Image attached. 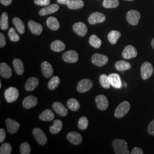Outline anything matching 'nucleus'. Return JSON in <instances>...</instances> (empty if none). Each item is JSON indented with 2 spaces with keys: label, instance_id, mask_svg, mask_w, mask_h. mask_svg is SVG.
I'll use <instances>...</instances> for the list:
<instances>
[{
  "label": "nucleus",
  "instance_id": "nucleus-1",
  "mask_svg": "<svg viewBox=\"0 0 154 154\" xmlns=\"http://www.w3.org/2000/svg\"><path fill=\"white\" fill-rule=\"evenodd\" d=\"M112 145L116 154H128V146L126 142L123 139H116L113 140Z\"/></svg>",
  "mask_w": 154,
  "mask_h": 154
},
{
  "label": "nucleus",
  "instance_id": "nucleus-46",
  "mask_svg": "<svg viewBox=\"0 0 154 154\" xmlns=\"http://www.w3.org/2000/svg\"><path fill=\"white\" fill-rule=\"evenodd\" d=\"M6 138V132L4 128L0 129V142L2 143Z\"/></svg>",
  "mask_w": 154,
  "mask_h": 154
},
{
  "label": "nucleus",
  "instance_id": "nucleus-4",
  "mask_svg": "<svg viewBox=\"0 0 154 154\" xmlns=\"http://www.w3.org/2000/svg\"><path fill=\"white\" fill-rule=\"evenodd\" d=\"M19 91L17 88L11 87L7 88L4 93L6 100L9 103H13L18 99L19 97Z\"/></svg>",
  "mask_w": 154,
  "mask_h": 154
},
{
  "label": "nucleus",
  "instance_id": "nucleus-15",
  "mask_svg": "<svg viewBox=\"0 0 154 154\" xmlns=\"http://www.w3.org/2000/svg\"><path fill=\"white\" fill-rule=\"evenodd\" d=\"M66 137L68 140L74 145L80 144L82 142V135L78 132L74 131L69 132Z\"/></svg>",
  "mask_w": 154,
  "mask_h": 154
},
{
  "label": "nucleus",
  "instance_id": "nucleus-27",
  "mask_svg": "<svg viewBox=\"0 0 154 154\" xmlns=\"http://www.w3.org/2000/svg\"><path fill=\"white\" fill-rule=\"evenodd\" d=\"M115 66L116 69L119 72L128 70L131 68V65L129 62L123 60L116 62L115 64Z\"/></svg>",
  "mask_w": 154,
  "mask_h": 154
},
{
  "label": "nucleus",
  "instance_id": "nucleus-50",
  "mask_svg": "<svg viewBox=\"0 0 154 154\" xmlns=\"http://www.w3.org/2000/svg\"><path fill=\"white\" fill-rule=\"evenodd\" d=\"M151 46H152V48H154V38L152 39V41H151Z\"/></svg>",
  "mask_w": 154,
  "mask_h": 154
},
{
  "label": "nucleus",
  "instance_id": "nucleus-2",
  "mask_svg": "<svg viewBox=\"0 0 154 154\" xmlns=\"http://www.w3.org/2000/svg\"><path fill=\"white\" fill-rule=\"evenodd\" d=\"M130 103L127 101H123L118 105L115 111V116L116 118H122L128 113L130 109Z\"/></svg>",
  "mask_w": 154,
  "mask_h": 154
},
{
  "label": "nucleus",
  "instance_id": "nucleus-36",
  "mask_svg": "<svg viewBox=\"0 0 154 154\" xmlns=\"http://www.w3.org/2000/svg\"><path fill=\"white\" fill-rule=\"evenodd\" d=\"M60 83V78L57 76H54L53 77L48 83V88H49L50 90H55V88H57L58 85Z\"/></svg>",
  "mask_w": 154,
  "mask_h": 154
},
{
  "label": "nucleus",
  "instance_id": "nucleus-21",
  "mask_svg": "<svg viewBox=\"0 0 154 154\" xmlns=\"http://www.w3.org/2000/svg\"><path fill=\"white\" fill-rule=\"evenodd\" d=\"M60 7L57 4H51L49 5L46 6V7L40 10L39 12V14L41 16H46L48 14H50L51 13H55L56 11H58Z\"/></svg>",
  "mask_w": 154,
  "mask_h": 154
},
{
  "label": "nucleus",
  "instance_id": "nucleus-49",
  "mask_svg": "<svg viewBox=\"0 0 154 154\" xmlns=\"http://www.w3.org/2000/svg\"><path fill=\"white\" fill-rule=\"evenodd\" d=\"M58 4H62V5H67L68 1L69 0H57Z\"/></svg>",
  "mask_w": 154,
  "mask_h": 154
},
{
  "label": "nucleus",
  "instance_id": "nucleus-29",
  "mask_svg": "<svg viewBox=\"0 0 154 154\" xmlns=\"http://www.w3.org/2000/svg\"><path fill=\"white\" fill-rule=\"evenodd\" d=\"M63 127V123L60 119L54 120L53 125L50 127V132L53 134H58L61 131Z\"/></svg>",
  "mask_w": 154,
  "mask_h": 154
},
{
  "label": "nucleus",
  "instance_id": "nucleus-25",
  "mask_svg": "<svg viewBox=\"0 0 154 154\" xmlns=\"http://www.w3.org/2000/svg\"><path fill=\"white\" fill-rule=\"evenodd\" d=\"M46 25L52 30H57L60 26L59 21L54 17H49L46 21Z\"/></svg>",
  "mask_w": 154,
  "mask_h": 154
},
{
  "label": "nucleus",
  "instance_id": "nucleus-12",
  "mask_svg": "<svg viewBox=\"0 0 154 154\" xmlns=\"http://www.w3.org/2000/svg\"><path fill=\"white\" fill-rule=\"evenodd\" d=\"M78 54L74 50H69L62 55V59L67 63H75L78 60Z\"/></svg>",
  "mask_w": 154,
  "mask_h": 154
},
{
  "label": "nucleus",
  "instance_id": "nucleus-51",
  "mask_svg": "<svg viewBox=\"0 0 154 154\" xmlns=\"http://www.w3.org/2000/svg\"><path fill=\"white\" fill-rule=\"evenodd\" d=\"M2 88V83H1V81H0V88Z\"/></svg>",
  "mask_w": 154,
  "mask_h": 154
},
{
  "label": "nucleus",
  "instance_id": "nucleus-30",
  "mask_svg": "<svg viewBox=\"0 0 154 154\" xmlns=\"http://www.w3.org/2000/svg\"><path fill=\"white\" fill-rule=\"evenodd\" d=\"M13 23L16 28L17 30L19 33H20L21 34H24L25 32V25L20 18H19L18 17H14L13 20Z\"/></svg>",
  "mask_w": 154,
  "mask_h": 154
},
{
  "label": "nucleus",
  "instance_id": "nucleus-17",
  "mask_svg": "<svg viewBox=\"0 0 154 154\" xmlns=\"http://www.w3.org/2000/svg\"><path fill=\"white\" fill-rule=\"evenodd\" d=\"M28 27L32 33L36 35H40L43 30L42 26L40 23L34 22L33 20H30L29 21Z\"/></svg>",
  "mask_w": 154,
  "mask_h": 154
},
{
  "label": "nucleus",
  "instance_id": "nucleus-42",
  "mask_svg": "<svg viewBox=\"0 0 154 154\" xmlns=\"http://www.w3.org/2000/svg\"><path fill=\"white\" fill-rule=\"evenodd\" d=\"M20 153L21 154H30V147L29 143L23 142L20 146Z\"/></svg>",
  "mask_w": 154,
  "mask_h": 154
},
{
  "label": "nucleus",
  "instance_id": "nucleus-41",
  "mask_svg": "<svg viewBox=\"0 0 154 154\" xmlns=\"http://www.w3.org/2000/svg\"><path fill=\"white\" fill-rule=\"evenodd\" d=\"M8 35L11 40L13 42H17L20 40V38L19 35L16 33L15 29L13 28H11L9 30Z\"/></svg>",
  "mask_w": 154,
  "mask_h": 154
},
{
  "label": "nucleus",
  "instance_id": "nucleus-44",
  "mask_svg": "<svg viewBox=\"0 0 154 154\" xmlns=\"http://www.w3.org/2000/svg\"><path fill=\"white\" fill-rule=\"evenodd\" d=\"M147 131L149 135H154V120L149 123L147 127Z\"/></svg>",
  "mask_w": 154,
  "mask_h": 154
},
{
  "label": "nucleus",
  "instance_id": "nucleus-32",
  "mask_svg": "<svg viewBox=\"0 0 154 154\" xmlns=\"http://www.w3.org/2000/svg\"><path fill=\"white\" fill-rule=\"evenodd\" d=\"M121 36V34L116 30H112L108 34V39L112 45H115Z\"/></svg>",
  "mask_w": 154,
  "mask_h": 154
},
{
  "label": "nucleus",
  "instance_id": "nucleus-37",
  "mask_svg": "<svg viewBox=\"0 0 154 154\" xmlns=\"http://www.w3.org/2000/svg\"><path fill=\"white\" fill-rule=\"evenodd\" d=\"M99 82L100 85L103 88L109 89L110 88V85L109 79L108 76L106 74H102L100 77H99Z\"/></svg>",
  "mask_w": 154,
  "mask_h": 154
},
{
  "label": "nucleus",
  "instance_id": "nucleus-33",
  "mask_svg": "<svg viewBox=\"0 0 154 154\" xmlns=\"http://www.w3.org/2000/svg\"><path fill=\"white\" fill-rule=\"evenodd\" d=\"M67 106L68 108L72 111H76L80 108V104L77 99L70 98L67 102Z\"/></svg>",
  "mask_w": 154,
  "mask_h": 154
},
{
  "label": "nucleus",
  "instance_id": "nucleus-23",
  "mask_svg": "<svg viewBox=\"0 0 154 154\" xmlns=\"http://www.w3.org/2000/svg\"><path fill=\"white\" fill-rule=\"evenodd\" d=\"M39 84V80L35 77H30L25 83V89L28 91H32L37 88Z\"/></svg>",
  "mask_w": 154,
  "mask_h": 154
},
{
  "label": "nucleus",
  "instance_id": "nucleus-48",
  "mask_svg": "<svg viewBox=\"0 0 154 154\" xmlns=\"http://www.w3.org/2000/svg\"><path fill=\"white\" fill-rule=\"evenodd\" d=\"M13 0H0V2L3 5L8 6L11 5Z\"/></svg>",
  "mask_w": 154,
  "mask_h": 154
},
{
  "label": "nucleus",
  "instance_id": "nucleus-35",
  "mask_svg": "<svg viewBox=\"0 0 154 154\" xmlns=\"http://www.w3.org/2000/svg\"><path fill=\"white\" fill-rule=\"evenodd\" d=\"M0 27L3 30H6L9 28L8 16L6 12L3 13L1 15L0 20Z\"/></svg>",
  "mask_w": 154,
  "mask_h": 154
},
{
  "label": "nucleus",
  "instance_id": "nucleus-3",
  "mask_svg": "<svg viewBox=\"0 0 154 154\" xmlns=\"http://www.w3.org/2000/svg\"><path fill=\"white\" fill-rule=\"evenodd\" d=\"M154 68L152 64L149 62H144L141 66V77L144 80H147L152 76Z\"/></svg>",
  "mask_w": 154,
  "mask_h": 154
},
{
  "label": "nucleus",
  "instance_id": "nucleus-47",
  "mask_svg": "<svg viewBox=\"0 0 154 154\" xmlns=\"http://www.w3.org/2000/svg\"><path fill=\"white\" fill-rule=\"evenodd\" d=\"M131 154H143L144 152H143V149H142L139 148V147H134V149H132L131 152Z\"/></svg>",
  "mask_w": 154,
  "mask_h": 154
},
{
  "label": "nucleus",
  "instance_id": "nucleus-6",
  "mask_svg": "<svg viewBox=\"0 0 154 154\" xmlns=\"http://www.w3.org/2000/svg\"><path fill=\"white\" fill-rule=\"evenodd\" d=\"M140 14L135 10H131L127 13L126 19L128 22L132 26H136L140 18Z\"/></svg>",
  "mask_w": 154,
  "mask_h": 154
},
{
  "label": "nucleus",
  "instance_id": "nucleus-28",
  "mask_svg": "<svg viewBox=\"0 0 154 154\" xmlns=\"http://www.w3.org/2000/svg\"><path fill=\"white\" fill-rule=\"evenodd\" d=\"M67 6L70 9L76 10L83 8L84 2L82 0H69L67 4Z\"/></svg>",
  "mask_w": 154,
  "mask_h": 154
},
{
  "label": "nucleus",
  "instance_id": "nucleus-16",
  "mask_svg": "<svg viewBox=\"0 0 154 154\" xmlns=\"http://www.w3.org/2000/svg\"><path fill=\"white\" fill-rule=\"evenodd\" d=\"M110 85L114 88H121L122 87L121 79L120 76L116 73L110 74L108 76Z\"/></svg>",
  "mask_w": 154,
  "mask_h": 154
},
{
  "label": "nucleus",
  "instance_id": "nucleus-31",
  "mask_svg": "<svg viewBox=\"0 0 154 154\" xmlns=\"http://www.w3.org/2000/svg\"><path fill=\"white\" fill-rule=\"evenodd\" d=\"M65 45L60 40H55L51 44V49L55 52H60L65 49Z\"/></svg>",
  "mask_w": 154,
  "mask_h": 154
},
{
  "label": "nucleus",
  "instance_id": "nucleus-10",
  "mask_svg": "<svg viewBox=\"0 0 154 154\" xmlns=\"http://www.w3.org/2000/svg\"><path fill=\"white\" fill-rule=\"evenodd\" d=\"M106 16L100 12H94L92 13L88 18V21L91 25L100 23L105 22Z\"/></svg>",
  "mask_w": 154,
  "mask_h": 154
},
{
  "label": "nucleus",
  "instance_id": "nucleus-20",
  "mask_svg": "<svg viewBox=\"0 0 154 154\" xmlns=\"http://www.w3.org/2000/svg\"><path fill=\"white\" fill-rule=\"evenodd\" d=\"M0 74L2 78L6 79L10 78L12 75V71L11 67L7 63L2 62L0 64Z\"/></svg>",
  "mask_w": 154,
  "mask_h": 154
},
{
  "label": "nucleus",
  "instance_id": "nucleus-34",
  "mask_svg": "<svg viewBox=\"0 0 154 154\" xmlns=\"http://www.w3.org/2000/svg\"><path fill=\"white\" fill-rule=\"evenodd\" d=\"M89 44L94 48L99 49L102 45V41L97 35L93 34L89 38Z\"/></svg>",
  "mask_w": 154,
  "mask_h": 154
},
{
  "label": "nucleus",
  "instance_id": "nucleus-7",
  "mask_svg": "<svg viewBox=\"0 0 154 154\" xmlns=\"http://www.w3.org/2000/svg\"><path fill=\"white\" fill-rule=\"evenodd\" d=\"M33 134L34 138L39 144L44 146L47 143L48 139L46 135H45L44 131L39 128H34L33 130Z\"/></svg>",
  "mask_w": 154,
  "mask_h": 154
},
{
  "label": "nucleus",
  "instance_id": "nucleus-45",
  "mask_svg": "<svg viewBox=\"0 0 154 154\" xmlns=\"http://www.w3.org/2000/svg\"><path fill=\"white\" fill-rule=\"evenodd\" d=\"M6 38L4 34L0 33V48H3L5 46Z\"/></svg>",
  "mask_w": 154,
  "mask_h": 154
},
{
  "label": "nucleus",
  "instance_id": "nucleus-24",
  "mask_svg": "<svg viewBox=\"0 0 154 154\" xmlns=\"http://www.w3.org/2000/svg\"><path fill=\"white\" fill-rule=\"evenodd\" d=\"M55 118L54 114L50 109L45 110L39 116V119L42 121H51Z\"/></svg>",
  "mask_w": 154,
  "mask_h": 154
},
{
  "label": "nucleus",
  "instance_id": "nucleus-5",
  "mask_svg": "<svg viewBox=\"0 0 154 154\" xmlns=\"http://www.w3.org/2000/svg\"><path fill=\"white\" fill-rule=\"evenodd\" d=\"M93 82L88 79H83L78 83L77 91L79 93H83L89 91L93 88Z\"/></svg>",
  "mask_w": 154,
  "mask_h": 154
},
{
  "label": "nucleus",
  "instance_id": "nucleus-9",
  "mask_svg": "<svg viewBox=\"0 0 154 154\" xmlns=\"http://www.w3.org/2000/svg\"><path fill=\"white\" fill-rule=\"evenodd\" d=\"M138 55L137 50L132 45H128L122 52V57L126 60L135 58Z\"/></svg>",
  "mask_w": 154,
  "mask_h": 154
},
{
  "label": "nucleus",
  "instance_id": "nucleus-22",
  "mask_svg": "<svg viewBox=\"0 0 154 154\" xmlns=\"http://www.w3.org/2000/svg\"><path fill=\"white\" fill-rule=\"evenodd\" d=\"M53 110L55 111V112L60 116H65L67 115V110L66 109L65 106L62 105L60 102H55L53 103L52 105Z\"/></svg>",
  "mask_w": 154,
  "mask_h": 154
},
{
  "label": "nucleus",
  "instance_id": "nucleus-52",
  "mask_svg": "<svg viewBox=\"0 0 154 154\" xmlns=\"http://www.w3.org/2000/svg\"><path fill=\"white\" fill-rule=\"evenodd\" d=\"M126 1H133L134 0H126Z\"/></svg>",
  "mask_w": 154,
  "mask_h": 154
},
{
  "label": "nucleus",
  "instance_id": "nucleus-18",
  "mask_svg": "<svg viewBox=\"0 0 154 154\" xmlns=\"http://www.w3.org/2000/svg\"><path fill=\"white\" fill-rule=\"evenodd\" d=\"M37 103H38V99L35 97L33 95H29L26 97L25 99H23L22 102L23 106L24 107V108L26 109L32 108L37 105Z\"/></svg>",
  "mask_w": 154,
  "mask_h": 154
},
{
  "label": "nucleus",
  "instance_id": "nucleus-39",
  "mask_svg": "<svg viewBox=\"0 0 154 154\" xmlns=\"http://www.w3.org/2000/svg\"><path fill=\"white\" fill-rule=\"evenodd\" d=\"M88 119L86 116H82L80 118L78 123V126L80 130H86L88 128Z\"/></svg>",
  "mask_w": 154,
  "mask_h": 154
},
{
  "label": "nucleus",
  "instance_id": "nucleus-13",
  "mask_svg": "<svg viewBox=\"0 0 154 154\" xmlns=\"http://www.w3.org/2000/svg\"><path fill=\"white\" fill-rule=\"evenodd\" d=\"M6 123L8 131L11 134L16 133L20 127V125L18 122L11 118H7L6 119Z\"/></svg>",
  "mask_w": 154,
  "mask_h": 154
},
{
  "label": "nucleus",
  "instance_id": "nucleus-14",
  "mask_svg": "<svg viewBox=\"0 0 154 154\" xmlns=\"http://www.w3.org/2000/svg\"><path fill=\"white\" fill-rule=\"evenodd\" d=\"M73 30L79 36L83 37L88 33V28L83 22H77L73 25Z\"/></svg>",
  "mask_w": 154,
  "mask_h": 154
},
{
  "label": "nucleus",
  "instance_id": "nucleus-8",
  "mask_svg": "<svg viewBox=\"0 0 154 154\" xmlns=\"http://www.w3.org/2000/svg\"><path fill=\"white\" fill-rule=\"evenodd\" d=\"M91 62L94 65L98 67H102L108 63L109 58L106 55L95 53L92 56Z\"/></svg>",
  "mask_w": 154,
  "mask_h": 154
},
{
  "label": "nucleus",
  "instance_id": "nucleus-11",
  "mask_svg": "<svg viewBox=\"0 0 154 154\" xmlns=\"http://www.w3.org/2000/svg\"><path fill=\"white\" fill-rule=\"evenodd\" d=\"M95 103L100 110H106L109 107V101L104 95L100 94L95 97Z\"/></svg>",
  "mask_w": 154,
  "mask_h": 154
},
{
  "label": "nucleus",
  "instance_id": "nucleus-40",
  "mask_svg": "<svg viewBox=\"0 0 154 154\" xmlns=\"http://www.w3.org/2000/svg\"><path fill=\"white\" fill-rule=\"evenodd\" d=\"M11 151H12L11 146L9 143H4V144H2V145L1 146V148H0V154H11Z\"/></svg>",
  "mask_w": 154,
  "mask_h": 154
},
{
  "label": "nucleus",
  "instance_id": "nucleus-38",
  "mask_svg": "<svg viewBox=\"0 0 154 154\" xmlns=\"http://www.w3.org/2000/svg\"><path fill=\"white\" fill-rule=\"evenodd\" d=\"M103 6L105 8H115L119 5L118 0H104Z\"/></svg>",
  "mask_w": 154,
  "mask_h": 154
},
{
  "label": "nucleus",
  "instance_id": "nucleus-19",
  "mask_svg": "<svg viewBox=\"0 0 154 154\" xmlns=\"http://www.w3.org/2000/svg\"><path fill=\"white\" fill-rule=\"evenodd\" d=\"M41 71L45 77L49 78L52 76L54 72V70L53 67L50 63L47 61H44L41 63Z\"/></svg>",
  "mask_w": 154,
  "mask_h": 154
},
{
  "label": "nucleus",
  "instance_id": "nucleus-26",
  "mask_svg": "<svg viewBox=\"0 0 154 154\" xmlns=\"http://www.w3.org/2000/svg\"><path fill=\"white\" fill-rule=\"evenodd\" d=\"M13 67L17 74L22 75L23 74L24 65H23L22 61L21 60L18 59V58L14 59L13 61Z\"/></svg>",
  "mask_w": 154,
  "mask_h": 154
},
{
  "label": "nucleus",
  "instance_id": "nucleus-43",
  "mask_svg": "<svg viewBox=\"0 0 154 154\" xmlns=\"http://www.w3.org/2000/svg\"><path fill=\"white\" fill-rule=\"evenodd\" d=\"M34 3L39 6H48L50 3V0H34Z\"/></svg>",
  "mask_w": 154,
  "mask_h": 154
}]
</instances>
